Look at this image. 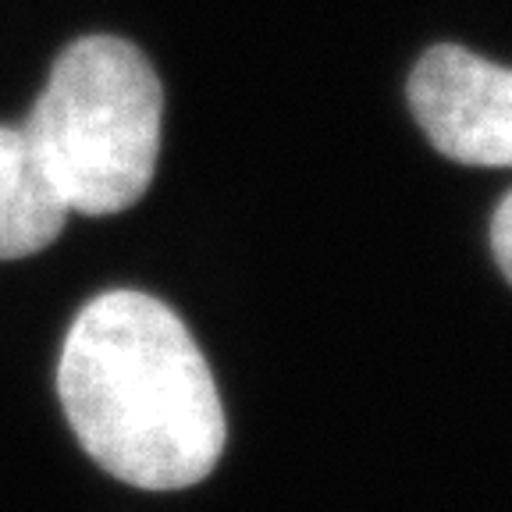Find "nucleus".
I'll use <instances>...</instances> for the list:
<instances>
[{
    "instance_id": "nucleus-4",
    "label": "nucleus",
    "mask_w": 512,
    "mask_h": 512,
    "mask_svg": "<svg viewBox=\"0 0 512 512\" xmlns=\"http://www.w3.org/2000/svg\"><path fill=\"white\" fill-rule=\"evenodd\" d=\"M68 207L43 175L22 128L0 125V260H22L61 235Z\"/></svg>"
},
{
    "instance_id": "nucleus-2",
    "label": "nucleus",
    "mask_w": 512,
    "mask_h": 512,
    "mask_svg": "<svg viewBox=\"0 0 512 512\" xmlns=\"http://www.w3.org/2000/svg\"><path fill=\"white\" fill-rule=\"evenodd\" d=\"M164 89L132 43L82 36L50 68L22 132L68 214L128 210L150 189Z\"/></svg>"
},
{
    "instance_id": "nucleus-3",
    "label": "nucleus",
    "mask_w": 512,
    "mask_h": 512,
    "mask_svg": "<svg viewBox=\"0 0 512 512\" xmlns=\"http://www.w3.org/2000/svg\"><path fill=\"white\" fill-rule=\"evenodd\" d=\"M409 107L434 150L470 168L512 164V75L463 47H434L409 75Z\"/></svg>"
},
{
    "instance_id": "nucleus-1",
    "label": "nucleus",
    "mask_w": 512,
    "mask_h": 512,
    "mask_svg": "<svg viewBox=\"0 0 512 512\" xmlns=\"http://www.w3.org/2000/svg\"><path fill=\"white\" fill-rule=\"evenodd\" d=\"M57 392L86 456L132 488H192L224 452L228 424L200 345L146 292L114 288L75 317Z\"/></svg>"
},
{
    "instance_id": "nucleus-5",
    "label": "nucleus",
    "mask_w": 512,
    "mask_h": 512,
    "mask_svg": "<svg viewBox=\"0 0 512 512\" xmlns=\"http://www.w3.org/2000/svg\"><path fill=\"white\" fill-rule=\"evenodd\" d=\"M491 249H495V260L502 267L505 278H512V196H502L495 210V221H491Z\"/></svg>"
}]
</instances>
